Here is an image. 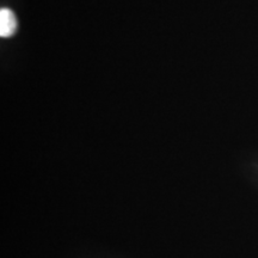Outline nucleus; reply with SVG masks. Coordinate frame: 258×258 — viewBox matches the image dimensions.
<instances>
[{"instance_id":"nucleus-1","label":"nucleus","mask_w":258,"mask_h":258,"mask_svg":"<svg viewBox=\"0 0 258 258\" xmlns=\"http://www.w3.org/2000/svg\"><path fill=\"white\" fill-rule=\"evenodd\" d=\"M16 29H17V21L14 12L9 9L0 10V36H11Z\"/></svg>"}]
</instances>
